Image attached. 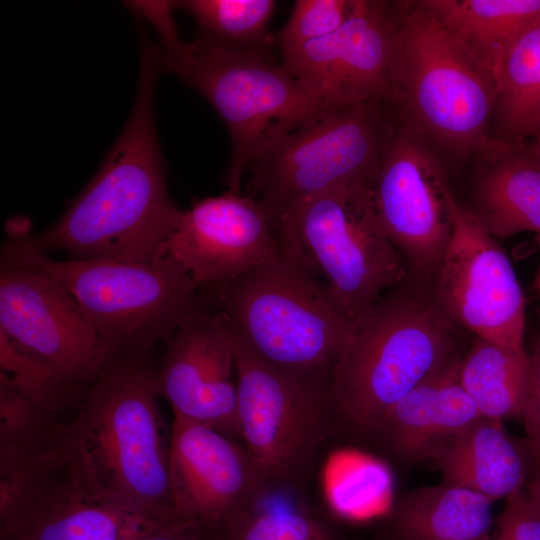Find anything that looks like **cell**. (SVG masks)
I'll return each mask as SVG.
<instances>
[{
    "instance_id": "obj_5",
    "label": "cell",
    "mask_w": 540,
    "mask_h": 540,
    "mask_svg": "<svg viewBox=\"0 0 540 540\" xmlns=\"http://www.w3.org/2000/svg\"><path fill=\"white\" fill-rule=\"evenodd\" d=\"M159 34L155 45L160 73L180 79L216 110L231 142L221 181L241 192L245 172L273 139L328 109L277 61L273 54L232 47L200 34L180 40L171 11L150 18Z\"/></svg>"
},
{
    "instance_id": "obj_29",
    "label": "cell",
    "mask_w": 540,
    "mask_h": 540,
    "mask_svg": "<svg viewBox=\"0 0 540 540\" xmlns=\"http://www.w3.org/2000/svg\"><path fill=\"white\" fill-rule=\"evenodd\" d=\"M0 385L55 415L77 389L0 333Z\"/></svg>"
},
{
    "instance_id": "obj_32",
    "label": "cell",
    "mask_w": 540,
    "mask_h": 540,
    "mask_svg": "<svg viewBox=\"0 0 540 540\" xmlns=\"http://www.w3.org/2000/svg\"><path fill=\"white\" fill-rule=\"evenodd\" d=\"M529 359V388L521 421L530 450L532 469L540 463V336Z\"/></svg>"
},
{
    "instance_id": "obj_21",
    "label": "cell",
    "mask_w": 540,
    "mask_h": 540,
    "mask_svg": "<svg viewBox=\"0 0 540 540\" xmlns=\"http://www.w3.org/2000/svg\"><path fill=\"white\" fill-rule=\"evenodd\" d=\"M430 460L443 482L475 491L492 503L524 487L532 470L528 445L502 422L481 418L442 444Z\"/></svg>"
},
{
    "instance_id": "obj_8",
    "label": "cell",
    "mask_w": 540,
    "mask_h": 540,
    "mask_svg": "<svg viewBox=\"0 0 540 540\" xmlns=\"http://www.w3.org/2000/svg\"><path fill=\"white\" fill-rule=\"evenodd\" d=\"M395 125L386 100L328 109L261 150L247 170V195L273 218L331 188L373 180Z\"/></svg>"
},
{
    "instance_id": "obj_12",
    "label": "cell",
    "mask_w": 540,
    "mask_h": 540,
    "mask_svg": "<svg viewBox=\"0 0 540 540\" xmlns=\"http://www.w3.org/2000/svg\"><path fill=\"white\" fill-rule=\"evenodd\" d=\"M450 170L417 133L399 124L372 181L379 221L407 268V280L430 286L448 246L456 210Z\"/></svg>"
},
{
    "instance_id": "obj_6",
    "label": "cell",
    "mask_w": 540,
    "mask_h": 540,
    "mask_svg": "<svg viewBox=\"0 0 540 540\" xmlns=\"http://www.w3.org/2000/svg\"><path fill=\"white\" fill-rule=\"evenodd\" d=\"M202 294L252 355L277 368L331 377L353 331L321 278L286 251Z\"/></svg>"
},
{
    "instance_id": "obj_15",
    "label": "cell",
    "mask_w": 540,
    "mask_h": 540,
    "mask_svg": "<svg viewBox=\"0 0 540 540\" xmlns=\"http://www.w3.org/2000/svg\"><path fill=\"white\" fill-rule=\"evenodd\" d=\"M182 521L95 491L63 458L0 516V540H142Z\"/></svg>"
},
{
    "instance_id": "obj_4",
    "label": "cell",
    "mask_w": 540,
    "mask_h": 540,
    "mask_svg": "<svg viewBox=\"0 0 540 540\" xmlns=\"http://www.w3.org/2000/svg\"><path fill=\"white\" fill-rule=\"evenodd\" d=\"M386 102L397 124L421 136L450 172L488 138L494 71L419 0L396 1Z\"/></svg>"
},
{
    "instance_id": "obj_14",
    "label": "cell",
    "mask_w": 540,
    "mask_h": 540,
    "mask_svg": "<svg viewBox=\"0 0 540 540\" xmlns=\"http://www.w3.org/2000/svg\"><path fill=\"white\" fill-rule=\"evenodd\" d=\"M165 342L155 385L177 415L241 439L235 337L225 314L204 295Z\"/></svg>"
},
{
    "instance_id": "obj_3",
    "label": "cell",
    "mask_w": 540,
    "mask_h": 540,
    "mask_svg": "<svg viewBox=\"0 0 540 540\" xmlns=\"http://www.w3.org/2000/svg\"><path fill=\"white\" fill-rule=\"evenodd\" d=\"M430 286L405 280L355 321L330 377L334 432L370 440L405 395L461 359L462 333Z\"/></svg>"
},
{
    "instance_id": "obj_16",
    "label": "cell",
    "mask_w": 540,
    "mask_h": 540,
    "mask_svg": "<svg viewBox=\"0 0 540 540\" xmlns=\"http://www.w3.org/2000/svg\"><path fill=\"white\" fill-rule=\"evenodd\" d=\"M396 16V1L361 0L338 30L280 55V62L330 108L386 100Z\"/></svg>"
},
{
    "instance_id": "obj_36",
    "label": "cell",
    "mask_w": 540,
    "mask_h": 540,
    "mask_svg": "<svg viewBox=\"0 0 540 540\" xmlns=\"http://www.w3.org/2000/svg\"><path fill=\"white\" fill-rule=\"evenodd\" d=\"M536 288L538 289L539 294H540V269L536 277Z\"/></svg>"
},
{
    "instance_id": "obj_25",
    "label": "cell",
    "mask_w": 540,
    "mask_h": 540,
    "mask_svg": "<svg viewBox=\"0 0 540 540\" xmlns=\"http://www.w3.org/2000/svg\"><path fill=\"white\" fill-rule=\"evenodd\" d=\"M488 138L528 142L540 133V19L514 43L495 71Z\"/></svg>"
},
{
    "instance_id": "obj_34",
    "label": "cell",
    "mask_w": 540,
    "mask_h": 540,
    "mask_svg": "<svg viewBox=\"0 0 540 540\" xmlns=\"http://www.w3.org/2000/svg\"><path fill=\"white\" fill-rule=\"evenodd\" d=\"M523 490L529 501L540 512V463L531 470Z\"/></svg>"
},
{
    "instance_id": "obj_13",
    "label": "cell",
    "mask_w": 540,
    "mask_h": 540,
    "mask_svg": "<svg viewBox=\"0 0 540 540\" xmlns=\"http://www.w3.org/2000/svg\"><path fill=\"white\" fill-rule=\"evenodd\" d=\"M430 289L463 331L527 353L525 299L513 265L497 239L461 203Z\"/></svg>"
},
{
    "instance_id": "obj_18",
    "label": "cell",
    "mask_w": 540,
    "mask_h": 540,
    "mask_svg": "<svg viewBox=\"0 0 540 540\" xmlns=\"http://www.w3.org/2000/svg\"><path fill=\"white\" fill-rule=\"evenodd\" d=\"M169 460L173 509L189 521L215 526L276 490L245 445L177 415Z\"/></svg>"
},
{
    "instance_id": "obj_28",
    "label": "cell",
    "mask_w": 540,
    "mask_h": 540,
    "mask_svg": "<svg viewBox=\"0 0 540 540\" xmlns=\"http://www.w3.org/2000/svg\"><path fill=\"white\" fill-rule=\"evenodd\" d=\"M259 504L239 510L214 526L215 540H336L317 515L292 504Z\"/></svg>"
},
{
    "instance_id": "obj_27",
    "label": "cell",
    "mask_w": 540,
    "mask_h": 540,
    "mask_svg": "<svg viewBox=\"0 0 540 540\" xmlns=\"http://www.w3.org/2000/svg\"><path fill=\"white\" fill-rule=\"evenodd\" d=\"M277 6L274 0L174 1L193 17L202 35L223 44L273 54L274 36L269 24Z\"/></svg>"
},
{
    "instance_id": "obj_9",
    "label": "cell",
    "mask_w": 540,
    "mask_h": 540,
    "mask_svg": "<svg viewBox=\"0 0 540 540\" xmlns=\"http://www.w3.org/2000/svg\"><path fill=\"white\" fill-rule=\"evenodd\" d=\"M0 254V333L79 390L116 353L72 294L41 264L30 222L6 223Z\"/></svg>"
},
{
    "instance_id": "obj_22",
    "label": "cell",
    "mask_w": 540,
    "mask_h": 540,
    "mask_svg": "<svg viewBox=\"0 0 540 540\" xmlns=\"http://www.w3.org/2000/svg\"><path fill=\"white\" fill-rule=\"evenodd\" d=\"M62 422L0 385V515L63 459Z\"/></svg>"
},
{
    "instance_id": "obj_20",
    "label": "cell",
    "mask_w": 540,
    "mask_h": 540,
    "mask_svg": "<svg viewBox=\"0 0 540 540\" xmlns=\"http://www.w3.org/2000/svg\"><path fill=\"white\" fill-rule=\"evenodd\" d=\"M460 360L397 402L370 441L398 461L416 464L430 460L442 444L481 419L459 382Z\"/></svg>"
},
{
    "instance_id": "obj_1",
    "label": "cell",
    "mask_w": 540,
    "mask_h": 540,
    "mask_svg": "<svg viewBox=\"0 0 540 540\" xmlns=\"http://www.w3.org/2000/svg\"><path fill=\"white\" fill-rule=\"evenodd\" d=\"M140 74L130 116L101 166L63 215L33 235L45 253L71 260H146L164 256L181 210L167 189L154 96L159 74L155 45L141 33Z\"/></svg>"
},
{
    "instance_id": "obj_30",
    "label": "cell",
    "mask_w": 540,
    "mask_h": 540,
    "mask_svg": "<svg viewBox=\"0 0 540 540\" xmlns=\"http://www.w3.org/2000/svg\"><path fill=\"white\" fill-rule=\"evenodd\" d=\"M361 0H297L287 22L274 35L280 55L326 37L345 24Z\"/></svg>"
},
{
    "instance_id": "obj_19",
    "label": "cell",
    "mask_w": 540,
    "mask_h": 540,
    "mask_svg": "<svg viewBox=\"0 0 540 540\" xmlns=\"http://www.w3.org/2000/svg\"><path fill=\"white\" fill-rule=\"evenodd\" d=\"M461 204L493 237L535 232L540 240V151L531 142L486 138L465 166Z\"/></svg>"
},
{
    "instance_id": "obj_33",
    "label": "cell",
    "mask_w": 540,
    "mask_h": 540,
    "mask_svg": "<svg viewBox=\"0 0 540 540\" xmlns=\"http://www.w3.org/2000/svg\"><path fill=\"white\" fill-rule=\"evenodd\" d=\"M142 540H215V533L213 526L182 521Z\"/></svg>"
},
{
    "instance_id": "obj_11",
    "label": "cell",
    "mask_w": 540,
    "mask_h": 540,
    "mask_svg": "<svg viewBox=\"0 0 540 540\" xmlns=\"http://www.w3.org/2000/svg\"><path fill=\"white\" fill-rule=\"evenodd\" d=\"M235 367L245 447L274 488H301L335 433L330 377L270 366L236 337Z\"/></svg>"
},
{
    "instance_id": "obj_26",
    "label": "cell",
    "mask_w": 540,
    "mask_h": 540,
    "mask_svg": "<svg viewBox=\"0 0 540 540\" xmlns=\"http://www.w3.org/2000/svg\"><path fill=\"white\" fill-rule=\"evenodd\" d=\"M461 386L484 419H521L529 388L527 353L474 337L458 368Z\"/></svg>"
},
{
    "instance_id": "obj_23",
    "label": "cell",
    "mask_w": 540,
    "mask_h": 540,
    "mask_svg": "<svg viewBox=\"0 0 540 540\" xmlns=\"http://www.w3.org/2000/svg\"><path fill=\"white\" fill-rule=\"evenodd\" d=\"M492 502L470 489L444 483L405 493L394 505L386 540H489Z\"/></svg>"
},
{
    "instance_id": "obj_24",
    "label": "cell",
    "mask_w": 540,
    "mask_h": 540,
    "mask_svg": "<svg viewBox=\"0 0 540 540\" xmlns=\"http://www.w3.org/2000/svg\"><path fill=\"white\" fill-rule=\"evenodd\" d=\"M495 74L519 37L540 19V0H419Z\"/></svg>"
},
{
    "instance_id": "obj_17",
    "label": "cell",
    "mask_w": 540,
    "mask_h": 540,
    "mask_svg": "<svg viewBox=\"0 0 540 540\" xmlns=\"http://www.w3.org/2000/svg\"><path fill=\"white\" fill-rule=\"evenodd\" d=\"M283 252L264 206L241 192L196 199L165 244L200 292L218 289Z\"/></svg>"
},
{
    "instance_id": "obj_31",
    "label": "cell",
    "mask_w": 540,
    "mask_h": 540,
    "mask_svg": "<svg viewBox=\"0 0 540 540\" xmlns=\"http://www.w3.org/2000/svg\"><path fill=\"white\" fill-rule=\"evenodd\" d=\"M489 540H540V512L529 501L523 487L506 498Z\"/></svg>"
},
{
    "instance_id": "obj_7",
    "label": "cell",
    "mask_w": 540,
    "mask_h": 540,
    "mask_svg": "<svg viewBox=\"0 0 540 540\" xmlns=\"http://www.w3.org/2000/svg\"><path fill=\"white\" fill-rule=\"evenodd\" d=\"M372 181L331 188L271 218L283 251L321 278L352 321L408 276L379 221Z\"/></svg>"
},
{
    "instance_id": "obj_10",
    "label": "cell",
    "mask_w": 540,
    "mask_h": 540,
    "mask_svg": "<svg viewBox=\"0 0 540 540\" xmlns=\"http://www.w3.org/2000/svg\"><path fill=\"white\" fill-rule=\"evenodd\" d=\"M36 253L116 353L149 352L166 342L203 299L190 275L169 255L61 261L37 245Z\"/></svg>"
},
{
    "instance_id": "obj_2",
    "label": "cell",
    "mask_w": 540,
    "mask_h": 540,
    "mask_svg": "<svg viewBox=\"0 0 540 540\" xmlns=\"http://www.w3.org/2000/svg\"><path fill=\"white\" fill-rule=\"evenodd\" d=\"M148 353H118L86 388L76 415L62 423L61 452L71 471L95 491L137 508L177 514L170 428L158 405Z\"/></svg>"
},
{
    "instance_id": "obj_35",
    "label": "cell",
    "mask_w": 540,
    "mask_h": 540,
    "mask_svg": "<svg viewBox=\"0 0 540 540\" xmlns=\"http://www.w3.org/2000/svg\"><path fill=\"white\" fill-rule=\"evenodd\" d=\"M529 142H531L540 151V133Z\"/></svg>"
}]
</instances>
